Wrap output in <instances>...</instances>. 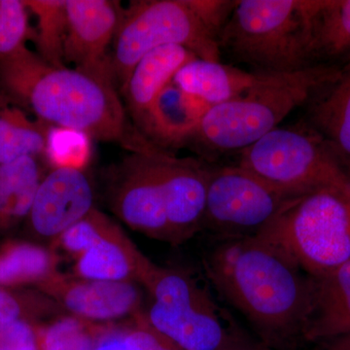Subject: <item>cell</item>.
<instances>
[{
    "label": "cell",
    "mask_w": 350,
    "mask_h": 350,
    "mask_svg": "<svg viewBox=\"0 0 350 350\" xmlns=\"http://www.w3.org/2000/svg\"><path fill=\"white\" fill-rule=\"evenodd\" d=\"M140 284L152 303L144 312L151 328L182 350H237L231 315L206 284L178 269L152 264Z\"/></svg>",
    "instance_id": "obj_7"
},
{
    "label": "cell",
    "mask_w": 350,
    "mask_h": 350,
    "mask_svg": "<svg viewBox=\"0 0 350 350\" xmlns=\"http://www.w3.org/2000/svg\"><path fill=\"white\" fill-rule=\"evenodd\" d=\"M165 199L172 244L188 241L202 229L211 167L179 159L158 147L154 151Z\"/></svg>",
    "instance_id": "obj_12"
},
{
    "label": "cell",
    "mask_w": 350,
    "mask_h": 350,
    "mask_svg": "<svg viewBox=\"0 0 350 350\" xmlns=\"http://www.w3.org/2000/svg\"><path fill=\"white\" fill-rule=\"evenodd\" d=\"M38 287L59 308L90 321L100 323L142 312V293L135 282L85 280L57 271Z\"/></svg>",
    "instance_id": "obj_13"
},
{
    "label": "cell",
    "mask_w": 350,
    "mask_h": 350,
    "mask_svg": "<svg viewBox=\"0 0 350 350\" xmlns=\"http://www.w3.org/2000/svg\"><path fill=\"white\" fill-rule=\"evenodd\" d=\"M313 280L312 308L304 338L327 342L350 334V261Z\"/></svg>",
    "instance_id": "obj_17"
},
{
    "label": "cell",
    "mask_w": 350,
    "mask_h": 350,
    "mask_svg": "<svg viewBox=\"0 0 350 350\" xmlns=\"http://www.w3.org/2000/svg\"><path fill=\"white\" fill-rule=\"evenodd\" d=\"M153 149L133 153L120 167L111 192V206L126 225L154 239L172 243L165 199Z\"/></svg>",
    "instance_id": "obj_10"
},
{
    "label": "cell",
    "mask_w": 350,
    "mask_h": 350,
    "mask_svg": "<svg viewBox=\"0 0 350 350\" xmlns=\"http://www.w3.org/2000/svg\"><path fill=\"white\" fill-rule=\"evenodd\" d=\"M111 221L105 214L94 208L86 217L62 234L54 241L55 246L75 260L96 241Z\"/></svg>",
    "instance_id": "obj_28"
},
{
    "label": "cell",
    "mask_w": 350,
    "mask_h": 350,
    "mask_svg": "<svg viewBox=\"0 0 350 350\" xmlns=\"http://www.w3.org/2000/svg\"><path fill=\"white\" fill-rule=\"evenodd\" d=\"M295 198L238 165L211 169L202 229L223 239L259 236Z\"/></svg>",
    "instance_id": "obj_9"
},
{
    "label": "cell",
    "mask_w": 350,
    "mask_h": 350,
    "mask_svg": "<svg viewBox=\"0 0 350 350\" xmlns=\"http://www.w3.org/2000/svg\"><path fill=\"white\" fill-rule=\"evenodd\" d=\"M308 46L315 59L350 61V0L306 1Z\"/></svg>",
    "instance_id": "obj_21"
},
{
    "label": "cell",
    "mask_w": 350,
    "mask_h": 350,
    "mask_svg": "<svg viewBox=\"0 0 350 350\" xmlns=\"http://www.w3.org/2000/svg\"><path fill=\"white\" fill-rule=\"evenodd\" d=\"M68 32L64 64L114 83L108 47L116 38L122 15L116 2L108 0H66Z\"/></svg>",
    "instance_id": "obj_11"
},
{
    "label": "cell",
    "mask_w": 350,
    "mask_h": 350,
    "mask_svg": "<svg viewBox=\"0 0 350 350\" xmlns=\"http://www.w3.org/2000/svg\"><path fill=\"white\" fill-rule=\"evenodd\" d=\"M198 57L179 45H165L147 53L135 64L124 92L133 116L138 124L156 96L174 80L182 66Z\"/></svg>",
    "instance_id": "obj_18"
},
{
    "label": "cell",
    "mask_w": 350,
    "mask_h": 350,
    "mask_svg": "<svg viewBox=\"0 0 350 350\" xmlns=\"http://www.w3.org/2000/svg\"><path fill=\"white\" fill-rule=\"evenodd\" d=\"M114 328L75 315L61 317L47 325H36L38 350H94Z\"/></svg>",
    "instance_id": "obj_26"
},
{
    "label": "cell",
    "mask_w": 350,
    "mask_h": 350,
    "mask_svg": "<svg viewBox=\"0 0 350 350\" xmlns=\"http://www.w3.org/2000/svg\"><path fill=\"white\" fill-rule=\"evenodd\" d=\"M0 87L48 125L115 142L133 153L155 147L131 128L114 83L76 68H54L27 46L0 62Z\"/></svg>",
    "instance_id": "obj_2"
},
{
    "label": "cell",
    "mask_w": 350,
    "mask_h": 350,
    "mask_svg": "<svg viewBox=\"0 0 350 350\" xmlns=\"http://www.w3.org/2000/svg\"><path fill=\"white\" fill-rule=\"evenodd\" d=\"M133 319L135 327L125 329L126 342L131 350H182L151 328L144 319V312Z\"/></svg>",
    "instance_id": "obj_30"
},
{
    "label": "cell",
    "mask_w": 350,
    "mask_h": 350,
    "mask_svg": "<svg viewBox=\"0 0 350 350\" xmlns=\"http://www.w3.org/2000/svg\"><path fill=\"white\" fill-rule=\"evenodd\" d=\"M0 350H2V349H0Z\"/></svg>",
    "instance_id": "obj_35"
},
{
    "label": "cell",
    "mask_w": 350,
    "mask_h": 350,
    "mask_svg": "<svg viewBox=\"0 0 350 350\" xmlns=\"http://www.w3.org/2000/svg\"><path fill=\"white\" fill-rule=\"evenodd\" d=\"M38 20L36 36L38 55L54 68H64V42L68 32L66 0H25Z\"/></svg>",
    "instance_id": "obj_25"
},
{
    "label": "cell",
    "mask_w": 350,
    "mask_h": 350,
    "mask_svg": "<svg viewBox=\"0 0 350 350\" xmlns=\"http://www.w3.org/2000/svg\"><path fill=\"white\" fill-rule=\"evenodd\" d=\"M94 190L82 169L56 167L39 184L29 220L36 236L56 241L94 208Z\"/></svg>",
    "instance_id": "obj_14"
},
{
    "label": "cell",
    "mask_w": 350,
    "mask_h": 350,
    "mask_svg": "<svg viewBox=\"0 0 350 350\" xmlns=\"http://www.w3.org/2000/svg\"><path fill=\"white\" fill-rule=\"evenodd\" d=\"M340 68L319 64L293 72H258L247 91L209 108L195 138L214 150H243L312 101L337 79Z\"/></svg>",
    "instance_id": "obj_4"
},
{
    "label": "cell",
    "mask_w": 350,
    "mask_h": 350,
    "mask_svg": "<svg viewBox=\"0 0 350 350\" xmlns=\"http://www.w3.org/2000/svg\"><path fill=\"white\" fill-rule=\"evenodd\" d=\"M236 1L149 0L137 2L122 20L111 57L114 80L125 87L135 64L147 53L179 45L200 59L220 62L219 34Z\"/></svg>",
    "instance_id": "obj_3"
},
{
    "label": "cell",
    "mask_w": 350,
    "mask_h": 350,
    "mask_svg": "<svg viewBox=\"0 0 350 350\" xmlns=\"http://www.w3.org/2000/svg\"><path fill=\"white\" fill-rule=\"evenodd\" d=\"M59 306L48 298H23L0 288V323L55 312Z\"/></svg>",
    "instance_id": "obj_29"
},
{
    "label": "cell",
    "mask_w": 350,
    "mask_h": 350,
    "mask_svg": "<svg viewBox=\"0 0 350 350\" xmlns=\"http://www.w3.org/2000/svg\"><path fill=\"white\" fill-rule=\"evenodd\" d=\"M219 49L261 73L313 66L306 0H239L219 34Z\"/></svg>",
    "instance_id": "obj_6"
},
{
    "label": "cell",
    "mask_w": 350,
    "mask_h": 350,
    "mask_svg": "<svg viewBox=\"0 0 350 350\" xmlns=\"http://www.w3.org/2000/svg\"><path fill=\"white\" fill-rule=\"evenodd\" d=\"M324 350H350V334L327 340Z\"/></svg>",
    "instance_id": "obj_33"
},
{
    "label": "cell",
    "mask_w": 350,
    "mask_h": 350,
    "mask_svg": "<svg viewBox=\"0 0 350 350\" xmlns=\"http://www.w3.org/2000/svg\"><path fill=\"white\" fill-rule=\"evenodd\" d=\"M0 349L38 350L36 325L25 319L0 323Z\"/></svg>",
    "instance_id": "obj_31"
},
{
    "label": "cell",
    "mask_w": 350,
    "mask_h": 350,
    "mask_svg": "<svg viewBox=\"0 0 350 350\" xmlns=\"http://www.w3.org/2000/svg\"><path fill=\"white\" fill-rule=\"evenodd\" d=\"M204 268L218 293L264 340L280 344L304 336L314 280L282 247L260 237L223 239Z\"/></svg>",
    "instance_id": "obj_1"
},
{
    "label": "cell",
    "mask_w": 350,
    "mask_h": 350,
    "mask_svg": "<svg viewBox=\"0 0 350 350\" xmlns=\"http://www.w3.org/2000/svg\"><path fill=\"white\" fill-rule=\"evenodd\" d=\"M238 165L295 197L350 179L321 135L298 126L269 131L241 151Z\"/></svg>",
    "instance_id": "obj_8"
},
{
    "label": "cell",
    "mask_w": 350,
    "mask_h": 350,
    "mask_svg": "<svg viewBox=\"0 0 350 350\" xmlns=\"http://www.w3.org/2000/svg\"><path fill=\"white\" fill-rule=\"evenodd\" d=\"M312 278L350 261V179L295 198L259 234Z\"/></svg>",
    "instance_id": "obj_5"
},
{
    "label": "cell",
    "mask_w": 350,
    "mask_h": 350,
    "mask_svg": "<svg viewBox=\"0 0 350 350\" xmlns=\"http://www.w3.org/2000/svg\"><path fill=\"white\" fill-rule=\"evenodd\" d=\"M94 350H131L126 342L125 329L119 330L115 327L98 342Z\"/></svg>",
    "instance_id": "obj_32"
},
{
    "label": "cell",
    "mask_w": 350,
    "mask_h": 350,
    "mask_svg": "<svg viewBox=\"0 0 350 350\" xmlns=\"http://www.w3.org/2000/svg\"><path fill=\"white\" fill-rule=\"evenodd\" d=\"M40 167L33 157L0 163V230L27 217L41 182Z\"/></svg>",
    "instance_id": "obj_22"
},
{
    "label": "cell",
    "mask_w": 350,
    "mask_h": 350,
    "mask_svg": "<svg viewBox=\"0 0 350 350\" xmlns=\"http://www.w3.org/2000/svg\"><path fill=\"white\" fill-rule=\"evenodd\" d=\"M310 116L312 129L350 174V61L337 79L314 96Z\"/></svg>",
    "instance_id": "obj_19"
},
{
    "label": "cell",
    "mask_w": 350,
    "mask_h": 350,
    "mask_svg": "<svg viewBox=\"0 0 350 350\" xmlns=\"http://www.w3.org/2000/svg\"><path fill=\"white\" fill-rule=\"evenodd\" d=\"M211 105L174 82L163 88L139 125L158 146H178L195 138Z\"/></svg>",
    "instance_id": "obj_16"
},
{
    "label": "cell",
    "mask_w": 350,
    "mask_h": 350,
    "mask_svg": "<svg viewBox=\"0 0 350 350\" xmlns=\"http://www.w3.org/2000/svg\"><path fill=\"white\" fill-rule=\"evenodd\" d=\"M257 77L258 72L196 57L179 69L172 82L215 107L238 98L254 84Z\"/></svg>",
    "instance_id": "obj_20"
},
{
    "label": "cell",
    "mask_w": 350,
    "mask_h": 350,
    "mask_svg": "<svg viewBox=\"0 0 350 350\" xmlns=\"http://www.w3.org/2000/svg\"><path fill=\"white\" fill-rule=\"evenodd\" d=\"M237 350H264V349H243V347H241V349H239Z\"/></svg>",
    "instance_id": "obj_34"
},
{
    "label": "cell",
    "mask_w": 350,
    "mask_h": 350,
    "mask_svg": "<svg viewBox=\"0 0 350 350\" xmlns=\"http://www.w3.org/2000/svg\"><path fill=\"white\" fill-rule=\"evenodd\" d=\"M29 12L25 0H0V62L27 46Z\"/></svg>",
    "instance_id": "obj_27"
},
{
    "label": "cell",
    "mask_w": 350,
    "mask_h": 350,
    "mask_svg": "<svg viewBox=\"0 0 350 350\" xmlns=\"http://www.w3.org/2000/svg\"><path fill=\"white\" fill-rule=\"evenodd\" d=\"M75 275L101 282H142L150 260L144 256L116 223L75 260Z\"/></svg>",
    "instance_id": "obj_15"
},
{
    "label": "cell",
    "mask_w": 350,
    "mask_h": 350,
    "mask_svg": "<svg viewBox=\"0 0 350 350\" xmlns=\"http://www.w3.org/2000/svg\"><path fill=\"white\" fill-rule=\"evenodd\" d=\"M54 250L25 241H11L0 248V288L36 284L57 273Z\"/></svg>",
    "instance_id": "obj_24"
},
{
    "label": "cell",
    "mask_w": 350,
    "mask_h": 350,
    "mask_svg": "<svg viewBox=\"0 0 350 350\" xmlns=\"http://www.w3.org/2000/svg\"><path fill=\"white\" fill-rule=\"evenodd\" d=\"M48 124L31 121L21 108L0 98V163L48 152L50 142Z\"/></svg>",
    "instance_id": "obj_23"
}]
</instances>
